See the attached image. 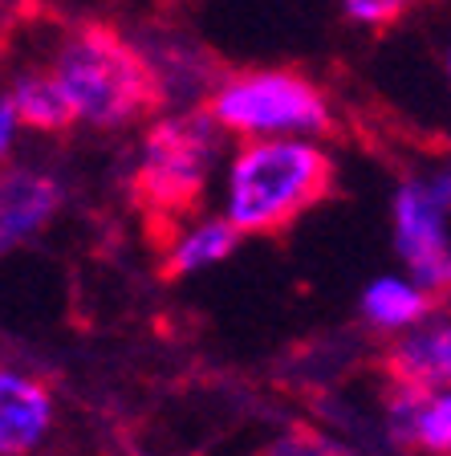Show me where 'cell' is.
<instances>
[{
    "mask_svg": "<svg viewBox=\"0 0 451 456\" xmlns=\"http://www.w3.org/2000/svg\"><path fill=\"white\" fill-rule=\"evenodd\" d=\"M53 428V395L33 375L0 367V456H28Z\"/></svg>",
    "mask_w": 451,
    "mask_h": 456,
    "instance_id": "cell-7",
    "label": "cell"
},
{
    "mask_svg": "<svg viewBox=\"0 0 451 456\" xmlns=\"http://www.w3.org/2000/svg\"><path fill=\"white\" fill-rule=\"evenodd\" d=\"M256 456H350V448L318 428H289V432L269 440Z\"/></svg>",
    "mask_w": 451,
    "mask_h": 456,
    "instance_id": "cell-12",
    "label": "cell"
},
{
    "mask_svg": "<svg viewBox=\"0 0 451 456\" xmlns=\"http://www.w3.org/2000/svg\"><path fill=\"white\" fill-rule=\"evenodd\" d=\"M17 110H12V102H9V94L0 98V159H9V151H12V142H17Z\"/></svg>",
    "mask_w": 451,
    "mask_h": 456,
    "instance_id": "cell-15",
    "label": "cell"
},
{
    "mask_svg": "<svg viewBox=\"0 0 451 456\" xmlns=\"http://www.w3.org/2000/svg\"><path fill=\"white\" fill-rule=\"evenodd\" d=\"M419 0H342V9L362 28H391L415 9Z\"/></svg>",
    "mask_w": 451,
    "mask_h": 456,
    "instance_id": "cell-14",
    "label": "cell"
},
{
    "mask_svg": "<svg viewBox=\"0 0 451 456\" xmlns=\"http://www.w3.org/2000/svg\"><path fill=\"white\" fill-rule=\"evenodd\" d=\"M9 102L17 110V123L28 131L41 134H66L74 123V110H69L61 86L53 74H20L9 90Z\"/></svg>",
    "mask_w": 451,
    "mask_h": 456,
    "instance_id": "cell-10",
    "label": "cell"
},
{
    "mask_svg": "<svg viewBox=\"0 0 451 456\" xmlns=\"http://www.w3.org/2000/svg\"><path fill=\"white\" fill-rule=\"evenodd\" d=\"M435 302L439 297L427 294L423 285H415L411 277H378V281L366 285V294H362V318L374 330L403 334L411 326L427 322V314H431Z\"/></svg>",
    "mask_w": 451,
    "mask_h": 456,
    "instance_id": "cell-9",
    "label": "cell"
},
{
    "mask_svg": "<svg viewBox=\"0 0 451 456\" xmlns=\"http://www.w3.org/2000/svg\"><path fill=\"white\" fill-rule=\"evenodd\" d=\"M447 208H451V175L435 171V180H403L395 188V248L407 273L427 294L443 297L451 281V240H447Z\"/></svg>",
    "mask_w": 451,
    "mask_h": 456,
    "instance_id": "cell-5",
    "label": "cell"
},
{
    "mask_svg": "<svg viewBox=\"0 0 451 456\" xmlns=\"http://www.w3.org/2000/svg\"><path fill=\"white\" fill-rule=\"evenodd\" d=\"M447 444H451V395H447V391H435V395L427 399L423 416H419L415 452L447 456Z\"/></svg>",
    "mask_w": 451,
    "mask_h": 456,
    "instance_id": "cell-13",
    "label": "cell"
},
{
    "mask_svg": "<svg viewBox=\"0 0 451 456\" xmlns=\"http://www.w3.org/2000/svg\"><path fill=\"white\" fill-rule=\"evenodd\" d=\"M66 188L57 175L28 163L0 167V256L33 240L61 212Z\"/></svg>",
    "mask_w": 451,
    "mask_h": 456,
    "instance_id": "cell-6",
    "label": "cell"
},
{
    "mask_svg": "<svg viewBox=\"0 0 451 456\" xmlns=\"http://www.w3.org/2000/svg\"><path fill=\"white\" fill-rule=\"evenodd\" d=\"M236 228L228 224L224 216H212V220H199L191 224L183 237H175V245L167 248L163 256V273L167 277H188V273H199L207 265H220L224 256H232L236 248Z\"/></svg>",
    "mask_w": 451,
    "mask_h": 456,
    "instance_id": "cell-11",
    "label": "cell"
},
{
    "mask_svg": "<svg viewBox=\"0 0 451 456\" xmlns=\"http://www.w3.org/2000/svg\"><path fill=\"white\" fill-rule=\"evenodd\" d=\"M0 12H4V0H0Z\"/></svg>",
    "mask_w": 451,
    "mask_h": 456,
    "instance_id": "cell-16",
    "label": "cell"
},
{
    "mask_svg": "<svg viewBox=\"0 0 451 456\" xmlns=\"http://www.w3.org/2000/svg\"><path fill=\"white\" fill-rule=\"evenodd\" d=\"M207 114L220 131L245 139H273V134H326L329 98L305 74L293 69H245L216 86Z\"/></svg>",
    "mask_w": 451,
    "mask_h": 456,
    "instance_id": "cell-4",
    "label": "cell"
},
{
    "mask_svg": "<svg viewBox=\"0 0 451 456\" xmlns=\"http://www.w3.org/2000/svg\"><path fill=\"white\" fill-rule=\"evenodd\" d=\"M334 159L310 139H248L228 163L224 220L236 237H277L334 191Z\"/></svg>",
    "mask_w": 451,
    "mask_h": 456,
    "instance_id": "cell-2",
    "label": "cell"
},
{
    "mask_svg": "<svg viewBox=\"0 0 451 456\" xmlns=\"http://www.w3.org/2000/svg\"><path fill=\"white\" fill-rule=\"evenodd\" d=\"M383 370L391 387H419V391H447L451 375V334L447 322L411 326V334H399L395 346H386Z\"/></svg>",
    "mask_w": 451,
    "mask_h": 456,
    "instance_id": "cell-8",
    "label": "cell"
},
{
    "mask_svg": "<svg viewBox=\"0 0 451 456\" xmlns=\"http://www.w3.org/2000/svg\"><path fill=\"white\" fill-rule=\"evenodd\" d=\"M49 74L61 86L74 123L94 131H123L163 102L155 61L106 20H77L57 45Z\"/></svg>",
    "mask_w": 451,
    "mask_h": 456,
    "instance_id": "cell-1",
    "label": "cell"
},
{
    "mask_svg": "<svg viewBox=\"0 0 451 456\" xmlns=\"http://www.w3.org/2000/svg\"><path fill=\"white\" fill-rule=\"evenodd\" d=\"M220 151V126L207 110L167 114L142 134L139 163L131 175V196L155 224L175 228L204 200L212 163Z\"/></svg>",
    "mask_w": 451,
    "mask_h": 456,
    "instance_id": "cell-3",
    "label": "cell"
}]
</instances>
